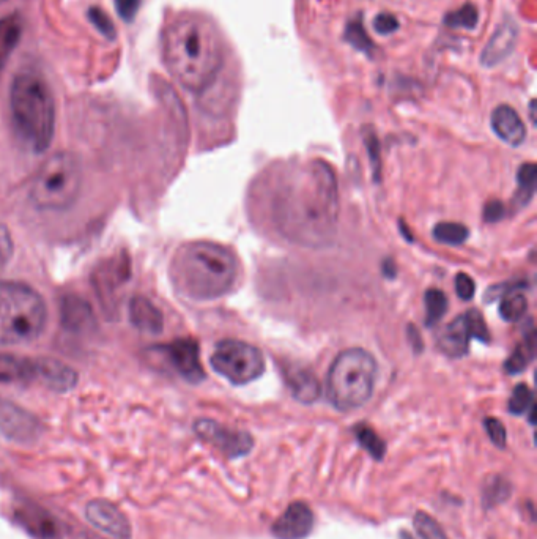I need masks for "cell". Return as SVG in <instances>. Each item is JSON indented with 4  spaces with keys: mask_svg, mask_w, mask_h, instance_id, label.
I'll use <instances>...</instances> for the list:
<instances>
[{
    "mask_svg": "<svg viewBox=\"0 0 537 539\" xmlns=\"http://www.w3.org/2000/svg\"><path fill=\"white\" fill-rule=\"evenodd\" d=\"M408 338H410V342H412L413 349L416 352L423 350V339H421V335H419L415 327L408 328Z\"/></svg>",
    "mask_w": 537,
    "mask_h": 539,
    "instance_id": "cell-42",
    "label": "cell"
},
{
    "mask_svg": "<svg viewBox=\"0 0 537 539\" xmlns=\"http://www.w3.org/2000/svg\"><path fill=\"white\" fill-rule=\"evenodd\" d=\"M415 528L421 539H448L440 524L423 511L416 513Z\"/></svg>",
    "mask_w": 537,
    "mask_h": 539,
    "instance_id": "cell-34",
    "label": "cell"
},
{
    "mask_svg": "<svg viewBox=\"0 0 537 539\" xmlns=\"http://www.w3.org/2000/svg\"><path fill=\"white\" fill-rule=\"evenodd\" d=\"M62 320L65 327L71 330H81V328L89 327L92 322V311L79 298H67L63 300Z\"/></svg>",
    "mask_w": 537,
    "mask_h": 539,
    "instance_id": "cell-24",
    "label": "cell"
},
{
    "mask_svg": "<svg viewBox=\"0 0 537 539\" xmlns=\"http://www.w3.org/2000/svg\"><path fill=\"white\" fill-rule=\"evenodd\" d=\"M519 287H512L501 298L500 309L498 311H500L501 319L506 320V322H519L525 316L526 309H528L526 295L520 292Z\"/></svg>",
    "mask_w": 537,
    "mask_h": 539,
    "instance_id": "cell-25",
    "label": "cell"
},
{
    "mask_svg": "<svg viewBox=\"0 0 537 539\" xmlns=\"http://www.w3.org/2000/svg\"><path fill=\"white\" fill-rule=\"evenodd\" d=\"M0 431L16 442H27L37 437L40 424L29 413L12 404H0Z\"/></svg>",
    "mask_w": 537,
    "mask_h": 539,
    "instance_id": "cell-16",
    "label": "cell"
},
{
    "mask_svg": "<svg viewBox=\"0 0 537 539\" xmlns=\"http://www.w3.org/2000/svg\"><path fill=\"white\" fill-rule=\"evenodd\" d=\"M484 428H486L487 435H489V439L492 440L495 447H506L508 435H506V428H504V424L500 420L492 417L486 418L484 420Z\"/></svg>",
    "mask_w": 537,
    "mask_h": 539,
    "instance_id": "cell-37",
    "label": "cell"
},
{
    "mask_svg": "<svg viewBox=\"0 0 537 539\" xmlns=\"http://www.w3.org/2000/svg\"><path fill=\"white\" fill-rule=\"evenodd\" d=\"M24 32V19L21 15L4 16L0 19V73L7 67L8 60L15 53Z\"/></svg>",
    "mask_w": 537,
    "mask_h": 539,
    "instance_id": "cell-22",
    "label": "cell"
},
{
    "mask_svg": "<svg viewBox=\"0 0 537 539\" xmlns=\"http://www.w3.org/2000/svg\"><path fill=\"white\" fill-rule=\"evenodd\" d=\"M355 437L361 447L371 454L372 458L382 461L383 456H385L386 445L371 426L358 424L355 428Z\"/></svg>",
    "mask_w": 537,
    "mask_h": 539,
    "instance_id": "cell-29",
    "label": "cell"
},
{
    "mask_svg": "<svg viewBox=\"0 0 537 539\" xmlns=\"http://www.w3.org/2000/svg\"><path fill=\"white\" fill-rule=\"evenodd\" d=\"M40 365V382L49 390L67 393L76 387L78 374H76L75 369L63 365L60 361L49 360V358H40Z\"/></svg>",
    "mask_w": 537,
    "mask_h": 539,
    "instance_id": "cell-20",
    "label": "cell"
},
{
    "mask_svg": "<svg viewBox=\"0 0 537 539\" xmlns=\"http://www.w3.org/2000/svg\"><path fill=\"white\" fill-rule=\"evenodd\" d=\"M238 262L226 246L193 242L180 246L171 262V279L182 297L208 302L234 289Z\"/></svg>",
    "mask_w": 537,
    "mask_h": 539,
    "instance_id": "cell-3",
    "label": "cell"
},
{
    "mask_svg": "<svg viewBox=\"0 0 537 539\" xmlns=\"http://www.w3.org/2000/svg\"><path fill=\"white\" fill-rule=\"evenodd\" d=\"M517 182H519V191H517V199L515 201L519 202L520 205H526L533 199L534 191H536V164H522L519 174H517Z\"/></svg>",
    "mask_w": 537,
    "mask_h": 539,
    "instance_id": "cell-31",
    "label": "cell"
},
{
    "mask_svg": "<svg viewBox=\"0 0 537 539\" xmlns=\"http://www.w3.org/2000/svg\"><path fill=\"white\" fill-rule=\"evenodd\" d=\"M345 41L349 43L356 51L366 54V56H374L375 45L374 41L367 35L366 29L363 26V18L356 16L355 19L349 21L345 26Z\"/></svg>",
    "mask_w": 537,
    "mask_h": 539,
    "instance_id": "cell-26",
    "label": "cell"
},
{
    "mask_svg": "<svg viewBox=\"0 0 537 539\" xmlns=\"http://www.w3.org/2000/svg\"><path fill=\"white\" fill-rule=\"evenodd\" d=\"M89 19L92 21L93 26L97 27L100 30L101 34L104 37L109 38V40H114L115 35H117V30H115L114 23L112 19L109 18L106 13L98 7H92L89 10Z\"/></svg>",
    "mask_w": 537,
    "mask_h": 539,
    "instance_id": "cell-36",
    "label": "cell"
},
{
    "mask_svg": "<svg viewBox=\"0 0 537 539\" xmlns=\"http://www.w3.org/2000/svg\"><path fill=\"white\" fill-rule=\"evenodd\" d=\"M87 521L112 539H131V524L119 506L108 500H92L86 508Z\"/></svg>",
    "mask_w": 537,
    "mask_h": 539,
    "instance_id": "cell-12",
    "label": "cell"
},
{
    "mask_svg": "<svg viewBox=\"0 0 537 539\" xmlns=\"http://www.w3.org/2000/svg\"><path fill=\"white\" fill-rule=\"evenodd\" d=\"M158 352L166 357L178 376L189 383H200L205 379V371L200 363L199 344L194 339H175L158 347Z\"/></svg>",
    "mask_w": 537,
    "mask_h": 539,
    "instance_id": "cell-11",
    "label": "cell"
},
{
    "mask_svg": "<svg viewBox=\"0 0 537 539\" xmlns=\"http://www.w3.org/2000/svg\"><path fill=\"white\" fill-rule=\"evenodd\" d=\"M194 431L204 442L210 443L216 450L221 451L230 459L243 458L254 447L251 434L238 429H230L215 420H197Z\"/></svg>",
    "mask_w": 537,
    "mask_h": 539,
    "instance_id": "cell-10",
    "label": "cell"
},
{
    "mask_svg": "<svg viewBox=\"0 0 537 539\" xmlns=\"http://www.w3.org/2000/svg\"><path fill=\"white\" fill-rule=\"evenodd\" d=\"M130 319L134 327L144 333H160L164 327L163 314L149 298L134 297L130 303Z\"/></svg>",
    "mask_w": 537,
    "mask_h": 539,
    "instance_id": "cell-21",
    "label": "cell"
},
{
    "mask_svg": "<svg viewBox=\"0 0 537 539\" xmlns=\"http://www.w3.org/2000/svg\"><path fill=\"white\" fill-rule=\"evenodd\" d=\"M212 366L219 376L234 385L254 382L265 371V358L256 346L238 339L218 342L212 355Z\"/></svg>",
    "mask_w": 537,
    "mask_h": 539,
    "instance_id": "cell-8",
    "label": "cell"
},
{
    "mask_svg": "<svg viewBox=\"0 0 537 539\" xmlns=\"http://www.w3.org/2000/svg\"><path fill=\"white\" fill-rule=\"evenodd\" d=\"M115 8H117V13H119L123 21L131 23L138 15L141 0H115Z\"/></svg>",
    "mask_w": 537,
    "mask_h": 539,
    "instance_id": "cell-40",
    "label": "cell"
},
{
    "mask_svg": "<svg viewBox=\"0 0 537 539\" xmlns=\"http://www.w3.org/2000/svg\"><path fill=\"white\" fill-rule=\"evenodd\" d=\"M534 108H536V103H534V101H531L530 114H531V122L533 123H534Z\"/></svg>",
    "mask_w": 537,
    "mask_h": 539,
    "instance_id": "cell-44",
    "label": "cell"
},
{
    "mask_svg": "<svg viewBox=\"0 0 537 539\" xmlns=\"http://www.w3.org/2000/svg\"><path fill=\"white\" fill-rule=\"evenodd\" d=\"M479 23V12L475 5L468 4L462 5L454 12H449L445 16V24L451 29H476Z\"/></svg>",
    "mask_w": 537,
    "mask_h": 539,
    "instance_id": "cell-32",
    "label": "cell"
},
{
    "mask_svg": "<svg viewBox=\"0 0 537 539\" xmlns=\"http://www.w3.org/2000/svg\"><path fill=\"white\" fill-rule=\"evenodd\" d=\"M374 29L378 35H391L399 29V21L391 13H380L375 16Z\"/></svg>",
    "mask_w": 537,
    "mask_h": 539,
    "instance_id": "cell-38",
    "label": "cell"
},
{
    "mask_svg": "<svg viewBox=\"0 0 537 539\" xmlns=\"http://www.w3.org/2000/svg\"><path fill=\"white\" fill-rule=\"evenodd\" d=\"M470 231L459 223H440L434 227V238L438 243L449 246H460L467 242Z\"/></svg>",
    "mask_w": 537,
    "mask_h": 539,
    "instance_id": "cell-30",
    "label": "cell"
},
{
    "mask_svg": "<svg viewBox=\"0 0 537 539\" xmlns=\"http://www.w3.org/2000/svg\"><path fill=\"white\" fill-rule=\"evenodd\" d=\"M424 303H426V325L434 327L448 311V298L443 290L429 289L424 295Z\"/></svg>",
    "mask_w": 537,
    "mask_h": 539,
    "instance_id": "cell-28",
    "label": "cell"
},
{
    "mask_svg": "<svg viewBox=\"0 0 537 539\" xmlns=\"http://www.w3.org/2000/svg\"><path fill=\"white\" fill-rule=\"evenodd\" d=\"M314 528V513L308 503H290L281 516L271 525V533L276 539H304Z\"/></svg>",
    "mask_w": 537,
    "mask_h": 539,
    "instance_id": "cell-13",
    "label": "cell"
},
{
    "mask_svg": "<svg viewBox=\"0 0 537 539\" xmlns=\"http://www.w3.org/2000/svg\"><path fill=\"white\" fill-rule=\"evenodd\" d=\"M471 339L490 342L489 327L478 309H471L452 320L438 336V349L448 358H463L470 350Z\"/></svg>",
    "mask_w": 537,
    "mask_h": 539,
    "instance_id": "cell-9",
    "label": "cell"
},
{
    "mask_svg": "<svg viewBox=\"0 0 537 539\" xmlns=\"http://www.w3.org/2000/svg\"><path fill=\"white\" fill-rule=\"evenodd\" d=\"M287 385L292 391L293 398L301 404H314L322 395V387L314 372L301 366H292L284 371Z\"/></svg>",
    "mask_w": 537,
    "mask_h": 539,
    "instance_id": "cell-19",
    "label": "cell"
},
{
    "mask_svg": "<svg viewBox=\"0 0 537 539\" xmlns=\"http://www.w3.org/2000/svg\"><path fill=\"white\" fill-rule=\"evenodd\" d=\"M48 309L37 290L15 281H0V346L34 341L45 330Z\"/></svg>",
    "mask_w": 537,
    "mask_h": 539,
    "instance_id": "cell-5",
    "label": "cell"
},
{
    "mask_svg": "<svg viewBox=\"0 0 537 539\" xmlns=\"http://www.w3.org/2000/svg\"><path fill=\"white\" fill-rule=\"evenodd\" d=\"M504 213H506V207L503 202L490 201L484 209V220L487 223H497V221L503 220Z\"/></svg>",
    "mask_w": 537,
    "mask_h": 539,
    "instance_id": "cell-41",
    "label": "cell"
},
{
    "mask_svg": "<svg viewBox=\"0 0 537 539\" xmlns=\"http://www.w3.org/2000/svg\"><path fill=\"white\" fill-rule=\"evenodd\" d=\"M534 357H536V331L531 325V330L526 331L519 346L515 347L511 357L504 363V371L508 372L509 376H517L533 363Z\"/></svg>",
    "mask_w": 537,
    "mask_h": 539,
    "instance_id": "cell-23",
    "label": "cell"
},
{
    "mask_svg": "<svg viewBox=\"0 0 537 539\" xmlns=\"http://www.w3.org/2000/svg\"><path fill=\"white\" fill-rule=\"evenodd\" d=\"M0 2H2V0H0Z\"/></svg>",
    "mask_w": 537,
    "mask_h": 539,
    "instance_id": "cell-45",
    "label": "cell"
},
{
    "mask_svg": "<svg viewBox=\"0 0 537 539\" xmlns=\"http://www.w3.org/2000/svg\"><path fill=\"white\" fill-rule=\"evenodd\" d=\"M271 221L287 242L306 248L331 245L338 234V180L322 160L293 163L271 194Z\"/></svg>",
    "mask_w": 537,
    "mask_h": 539,
    "instance_id": "cell-1",
    "label": "cell"
},
{
    "mask_svg": "<svg viewBox=\"0 0 537 539\" xmlns=\"http://www.w3.org/2000/svg\"><path fill=\"white\" fill-rule=\"evenodd\" d=\"M15 522L26 530L29 535L37 539H60L62 530L56 519L43 510L40 506L32 503L18 505L13 511Z\"/></svg>",
    "mask_w": 537,
    "mask_h": 539,
    "instance_id": "cell-14",
    "label": "cell"
},
{
    "mask_svg": "<svg viewBox=\"0 0 537 539\" xmlns=\"http://www.w3.org/2000/svg\"><path fill=\"white\" fill-rule=\"evenodd\" d=\"M519 40V26L512 18H504L481 54L482 67L493 68L511 56Z\"/></svg>",
    "mask_w": 537,
    "mask_h": 539,
    "instance_id": "cell-15",
    "label": "cell"
},
{
    "mask_svg": "<svg viewBox=\"0 0 537 539\" xmlns=\"http://www.w3.org/2000/svg\"><path fill=\"white\" fill-rule=\"evenodd\" d=\"M534 409L536 406H534L533 390L525 383H520L512 391L511 399H509V412L517 417L530 413V421L534 423Z\"/></svg>",
    "mask_w": 537,
    "mask_h": 539,
    "instance_id": "cell-27",
    "label": "cell"
},
{
    "mask_svg": "<svg viewBox=\"0 0 537 539\" xmlns=\"http://www.w3.org/2000/svg\"><path fill=\"white\" fill-rule=\"evenodd\" d=\"M375 377L377 361L367 350H344L328 372V399L342 412L358 409L371 399Z\"/></svg>",
    "mask_w": 537,
    "mask_h": 539,
    "instance_id": "cell-6",
    "label": "cell"
},
{
    "mask_svg": "<svg viewBox=\"0 0 537 539\" xmlns=\"http://www.w3.org/2000/svg\"><path fill=\"white\" fill-rule=\"evenodd\" d=\"M10 111L19 139L35 153L45 152L56 130V106L45 79L19 73L10 89Z\"/></svg>",
    "mask_w": 537,
    "mask_h": 539,
    "instance_id": "cell-4",
    "label": "cell"
},
{
    "mask_svg": "<svg viewBox=\"0 0 537 539\" xmlns=\"http://www.w3.org/2000/svg\"><path fill=\"white\" fill-rule=\"evenodd\" d=\"M509 494H511V484L503 480L501 476H495L489 483H486L482 497H484L486 505L492 506L508 499Z\"/></svg>",
    "mask_w": 537,
    "mask_h": 539,
    "instance_id": "cell-33",
    "label": "cell"
},
{
    "mask_svg": "<svg viewBox=\"0 0 537 539\" xmlns=\"http://www.w3.org/2000/svg\"><path fill=\"white\" fill-rule=\"evenodd\" d=\"M476 284L467 273H459L456 276V292L463 302H470L475 297Z\"/></svg>",
    "mask_w": 537,
    "mask_h": 539,
    "instance_id": "cell-39",
    "label": "cell"
},
{
    "mask_svg": "<svg viewBox=\"0 0 537 539\" xmlns=\"http://www.w3.org/2000/svg\"><path fill=\"white\" fill-rule=\"evenodd\" d=\"M492 128L501 141L512 147H519L526 139V128L519 112L508 105H501L493 109Z\"/></svg>",
    "mask_w": 537,
    "mask_h": 539,
    "instance_id": "cell-17",
    "label": "cell"
},
{
    "mask_svg": "<svg viewBox=\"0 0 537 539\" xmlns=\"http://www.w3.org/2000/svg\"><path fill=\"white\" fill-rule=\"evenodd\" d=\"M396 273V264H394L391 259H386V261L383 262V275H385L386 278H394Z\"/></svg>",
    "mask_w": 537,
    "mask_h": 539,
    "instance_id": "cell-43",
    "label": "cell"
},
{
    "mask_svg": "<svg viewBox=\"0 0 537 539\" xmlns=\"http://www.w3.org/2000/svg\"><path fill=\"white\" fill-rule=\"evenodd\" d=\"M163 57L167 70L185 89L202 92L223 67V37L202 13H183L164 30Z\"/></svg>",
    "mask_w": 537,
    "mask_h": 539,
    "instance_id": "cell-2",
    "label": "cell"
},
{
    "mask_svg": "<svg viewBox=\"0 0 537 539\" xmlns=\"http://www.w3.org/2000/svg\"><path fill=\"white\" fill-rule=\"evenodd\" d=\"M364 142H366L367 152L371 158L372 171L375 174V180H380V171H382V161H380V142H378L377 134L371 128H366L363 131Z\"/></svg>",
    "mask_w": 537,
    "mask_h": 539,
    "instance_id": "cell-35",
    "label": "cell"
},
{
    "mask_svg": "<svg viewBox=\"0 0 537 539\" xmlns=\"http://www.w3.org/2000/svg\"><path fill=\"white\" fill-rule=\"evenodd\" d=\"M81 185L78 158L59 152L41 164L30 185V199L41 210H65L75 204Z\"/></svg>",
    "mask_w": 537,
    "mask_h": 539,
    "instance_id": "cell-7",
    "label": "cell"
},
{
    "mask_svg": "<svg viewBox=\"0 0 537 539\" xmlns=\"http://www.w3.org/2000/svg\"><path fill=\"white\" fill-rule=\"evenodd\" d=\"M40 360L16 357V355H0V383L15 385V383L40 382Z\"/></svg>",
    "mask_w": 537,
    "mask_h": 539,
    "instance_id": "cell-18",
    "label": "cell"
}]
</instances>
